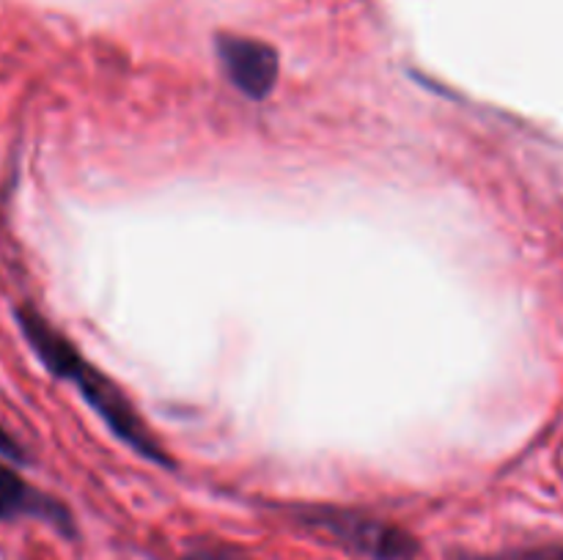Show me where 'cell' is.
<instances>
[{
	"label": "cell",
	"mask_w": 563,
	"mask_h": 560,
	"mask_svg": "<svg viewBox=\"0 0 563 560\" xmlns=\"http://www.w3.org/2000/svg\"><path fill=\"white\" fill-rule=\"evenodd\" d=\"M16 324H20V333L25 335L27 346L33 349V355L47 366V371L53 377L71 382L77 388V393L82 395L88 406L102 417L104 426L113 432V437H119L126 448L135 450L141 459L152 461V464L165 467V470H174L176 461L170 459L168 450L157 443L152 428L143 423V417L137 415V410L132 406V401L121 393L119 384L110 377H104L93 362H88L86 357L77 351V346L71 344L66 335H60L42 313H36L33 307H16L14 311Z\"/></svg>",
	"instance_id": "1"
},
{
	"label": "cell",
	"mask_w": 563,
	"mask_h": 560,
	"mask_svg": "<svg viewBox=\"0 0 563 560\" xmlns=\"http://www.w3.org/2000/svg\"><path fill=\"white\" fill-rule=\"evenodd\" d=\"M295 516L302 525L322 530L350 552L372 560H416L421 544L405 527L361 511L333 508V505H300Z\"/></svg>",
	"instance_id": "2"
},
{
	"label": "cell",
	"mask_w": 563,
	"mask_h": 560,
	"mask_svg": "<svg viewBox=\"0 0 563 560\" xmlns=\"http://www.w3.org/2000/svg\"><path fill=\"white\" fill-rule=\"evenodd\" d=\"M214 49H218L225 77L242 97L262 102L275 91L280 77V58L273 44L262 38L220 33L214 36Z\"/></svg>",
	"instance_id": "3"
},
{
	"label": "cell",
	"mask_w": 563,
	"mask_h": 560,
	"mask_svg": "<svg viewBox=\"0 0 563 560\" xmlns=\"http://www.w3.org/2000/svg\"><path fill=\"white\" fill-rule=\"evenodd\" d=\"M20 516H33L66 538L77 536L75 516L60 500L38 492L36 486L22 481L14 470L0 464V519H20Z\"/></svg>",
	"instance_id": "4"
},
{
	"label": "cell",
	"mask_w": 563,
	"mask_h": 560,
	"mask_svg": "<svg viewBox=\"0 0 563 560\" xmlns=\"http://www.w3.org/2000/svg\"><path fill=\"white\" fill-rule=\"evenodd\" d=\"M454 560H563L561 544H539V547H517L504 549V552H460Z\"/></svg>",
	"instance_id": "5"
},
{
	"label": "cell",
	"mask_w": 563,
	"mask_h": 560,
	"mask_svg": "<svg viewBox=\"0 0 563 560\" xmlns=\"http://www.w3.org/2000/svg\"><path fill=\"white\" fill-rule=\"evenodd\" d=\"M185 560H253L242 549L229 547V544H198V547L187 549Z\"/></svg>",
	"instance_id": "6"
},
{
	"label": "cell",
	"mask_w": 563,
	"mask_h": 560,
	"mask_svg": "<svg viewBox=\"0 0 563 560\" xmlns=\"http://www.w3.org/2000/svg\"><path fill=\"white\" fill-rule=\"evenodd\" d=\"M0 456L11 461H25V450L20 448V443H14V437L3 426H0Z\"/></svg>",
	"instance_id": "7"
}]
</instances>
